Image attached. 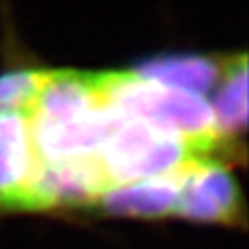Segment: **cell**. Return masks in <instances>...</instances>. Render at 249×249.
Returning <instances> with one entry per match:
<instances>
[{"label": "cell", "mask_w": 249, "mask_h": 249, "mask_svg": "<svg viewBox=\"0 0 249 249\" xmlns=\"http://www.w3.org/2000/svg\"><path fill=\"white\" fill-rule=\"evenodd\" d=\"M39 171L28 112L0 116V210H36Z\"/></svg>", "instance_id": "cell-5"}, {"label": "cell", "mask_w": 249, "mask_h": 249, "mask_svg": "<svg viewBox=\"0 0 249 249\" xmlns=\"http://www.w3.org/2000/svg\"><path fill=\"white\" fill-rule=\"evenodd\" d=\"M180 175L140 178V180L114 184L98 196L96 206H100L104 212L114 216H134V218L173 216L178 202Z\"/></svg>", "instance_id": "cell-6"}, {"label": "cell", "mask_w": 249, "mask_h": 249, "mask_svg": "<svg viewBox=\"0 0 249 249\" xmlns=\"http://www.w3.org/2000/svg\"><path fill=\"white\" fill-rule=\"evenodd\" d=\"M175 214L208 224L243 222V200L231 171L210 157L186 167L180 175Z\"/></svg>", "instance_id": "cell-4"}, {"label": "cell", "mask_w": 249, "mask_h": 249, "mask_svg": "<svg viewBox=\"0 0 249 249\" xmlns=\"http://www.w3.org/2000/svg\"><path fill=\"white\" fill-rule=\"evenodd\" d=\"M222 69L224 61L218 59L202 55H175L145 61L134 73L165 87L204 96L216 87Z\"/></svg>", "instance_id": "cell-7"}, {"label": "cell", "mask_w": 249, "mask_h": 249, "mask_svg": "<svg viewBox=\"0 0 249 249\" xmlns=\"http://www.w3.org/2000/svg\"><path fill=\"white\" fill-rule=\"evenodd\" d=\"M100 87L106 108L180 138L204 157L224 143L204 96L147 81L134 71L100 73Z\"/></svg>", "instance_id": "cell-2"}, {"label": "cell", "mask_w": 249, "mask_h": 249, "mask_svg": "<svg viewBox=\"0 0 249 249\" xmlns=\"http://www.w3.org/2000/svg\"><path fill=\"white\" fill-rule=\"evenodd\" d=\"M110 186L180 175L198 159H206L180 138L151 124L108 108L106 130L96 153Z\"/></svg>", "instance_id": "cell-3"}, {"label": "cell", "mask_w": 249, "mask_h": 249, "mask_svg": "<svg viewBox=\"0 0 249 249\" xmlns=\"http://www.w3.org/2000/svg\"><path fill=\"white\" fill-rule=\"evenodd\" d=\"M47 71H14L0 75V116L12 112H30Z\"/></svg>", "instance_id": "cell-9"}, {"label": "cell", "mask_w": 249, "mask_h": 249, "mask_svg": "<svg viewBox=\"0 0 249 249\" xmlns=\"http://www.w3.org/2000/svg\"><path fill=\"white\" fill-rule=\"evenodd\" d=\"M28 118L41 163L96 157L108 118L100 73L47 71Z\"/></svg>", "instance_id": "cell-1"}, {"label": "cell", "mask_w": 249, "mask_h": 249, "mask_svg": "<svg viewBox=\"0 0 249 249\" xmlns=\"http://www.w3.org/2000/svg\"><path fill=\"white\" fill-rule=\"evenodd\" d=\"M212 90L208 104L222 140L243 134L247 124V59L243 53L224 61L222 75Z\"/></svg>", "instance_id": "cell-8"}]
</instances>
